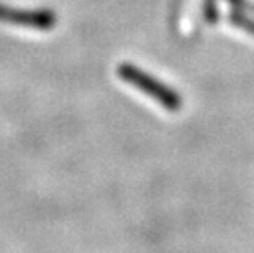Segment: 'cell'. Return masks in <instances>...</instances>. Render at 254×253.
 Masks as SVG:
<instances>
[{
    "mask_svg": "<svg viewBox=\"0 0 254 253\" xmlns=\"http://www.w3.org/2000/svg\"><path fill=\"white\" fill-rule=\"evenodd\" d=\"M118 76L125 83L131 84L133 87L139 89L143 94L149 95L151 99L158 100L166 110L176 112L182 107V97L174 89L161 83L151 74L144 73L143 69L136 68L131 63H122L118 66Z\"/></svg>",
    "mask_w": 254,
    "mask_h": 253,
    "instance_id": "obj_1",
    "label": "cell"
},
{
    "mask_svg": "<svg viewBox=\"0 0 254 253\" xmlns=\"http://www.w3.org/2000/svg\"><path fill=\"white\" fill-rule=\"evenodd\" d=\"M0 21H7L18 26H28L35 30H51L56 25V15L53 10L38 8V10H25L0 5Z\"/></svg>",
    "mask_w": 254,
    "mask_h": 253,
    "instance_id": "obj_2",
    "label": "cell"
},
{
    "mask_svg": "<svg viewBox=\"0 0 254 253\" xmlns=\"http://www.w3.org/2000/svg\"><path fill=\"white\" fill-rule=\"evenodd\" d=\"M230 20H231V23H233L235 26H238V28H243L245 31H248V33L254 35V20H251L250 17H246V15L243 12H240V10H236V12L231 13Z\"/></svg>",
    "mask_w": 254,
    "mask_h": 253,
    "instance_id": "obj_3",
    "label": "cell"
},
{
    "mask_svg": "<svg viewBox=\"0 0 254 253\" xmlns=\"http://www.w3.org/2000/svg\"><path fill=\"white\" fill-rule=\"evenodd\" d=\"M228 2L233 5L235 10H240V12H248V10H254V5H251L248 0H228Z\"/></svg>",
    "mask_w": 254,
    "mask_h": 253,
    "instance_id": "obj_4",
    "label": "cell"
}]
</instances>
